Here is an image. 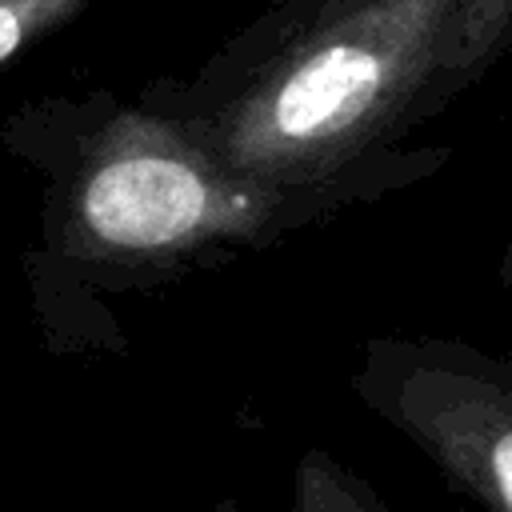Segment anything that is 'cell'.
Masks as SVG:
<instances>
[{"label": "cell", "instance_id": "5", "mask_svg": "<svg viewBox=\"0 0 512 512\" xmlns=\"http://www.w3.org/2000/svg\"><path fill=\"white\" fill-rule=\"evenodd\" d=\"M84 8L88 0H0V72L40 40L80 20Z\"/></svg>", "mask_w": 512, "mask_h": 512}, {"label": "cell", "instance_id": "4", "mask_svg": "<svg viewBox=\"0 0 512 512\" xmlns=\"http://www.w3.org/2000/svg\"><path fill=\"white\" fill-rule=\"evenodd\" d=\"M288 512H396V508L336 452L304 448L292 464Z\"/></svg>", "mask_w": 512, "mask_h": 512}, {"label": "cell", "instance_id": "6", "mask_svg": "<svg viewBox=\"0 0 512 512\" xmlns=\"http://www.w3.org/2000/svg\"><path fill=\"white\" fill-rule=\"evenodd\" d=\"M460 48L468 76L480 84L512 52V0H464Z\"/></svg>", "mask_w": 512, "mask_h": 512}, {"label": "cell", "instance_id": "7", "mask_svg": "<svg viewBox=\"0 0 512 512\" xmlns=\"http://www.w3.org/2000/svg\"><path fill=\"white\" fill-rule=\"evenodd\" d=\"M496 276H500V284L512 292V236H508V244H504V256H500V268H496Z\"/></svg>", "mask_w": 512, "mask_h": 512}, {"label": "cell", "instance_id": "8", "mask_svg": "<svg viewBox=\"0 0 512 512\" xmlns=\"http://www.w3.org/2000/svg\"><path fill=\"white\" fill-rule=\"evenodd\" d=\"M208 512H240V504H236L232 496H224V500H216V504H212Z\"/></svg>", "mask_w": 512, "mask_h": 512}, {"label": "cell", "instance_id": "1", "mask_svg": "<svg viewBox=\"0 0 512 512\" xmlns=\"http://www.w3.org/2000/svg\"><path fill=\"white\" fill-rule=\"evenodd\" d=\"M460 20L464 0H272L140 100L244 176L396 196L452 160L444 144L404 140L476 84Z\"/></svg>", "mask_w": 512, "mask_h": 512}, {"label": "cell", "instance_id": "2", "mask_svg": "<svg viewBox=\"0 0 512 512\" xmlns=\"http://www.w3.org/2000/svg\"><path fill=\"white\" fill-rule=\"evenodd\" d=\"M4 140L44 176V232L60 264L112 292L268 252L384 200L372 184L288 188L244 176L172 116L104 88L24 104Z\"/></svg>", "mask_w": 512, "mask_h": 512}, {"label": "cell", "instance_id": "3", "mask_svg": "<svg viewBox=\"0 0 512 512\" xmlns=\"http://www.w3.org/2000/svg\"><path fill=\"white\" fill-rule=\"evenodd\" d=\"M352 396L480 512H512V352L460 336H368Z\"/></svg>", "mask_w": 512, "mask_h": 512}]
</instances>
